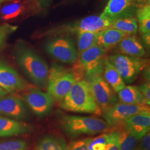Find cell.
<instances>
[{
	"label": "cell",
	"mask_w": 150,
	"mask_h": 150,
	"mask_svg": "<svg viewBox=\"0 0 150 150\" xmlns=\"http://www.w3.org/2000/svg\"><path fill=\"white\" fill-rule=\"evenodd\" d=\"M60 103L62 109L70 112L95 115L102 113L85 80L77 81Z\"/></svg>",
	"instance_id": "cell-1"
},
{
	"label": "cell",
	"mask_w": 150,
	"mask_h": 150,
	"mask_svg": "<svg viewBox=\"0 0 150 150\" xmlns=\"http://www.w3.org/2000/svg\"><path fill=\"white\" fill-rule=\"evenodd\" d=\"M13 1V0H0V4L5 3L6 2H10V1Z\"/></svg>",
	"instance_id": "cell-37"
},
{
	"label": "cell",
	"mask_w": 150,
	"mask_h": 150,
	"mask_svg": "<svg viewBox=\"0 0 150 150\" xmlns=\"http://www.w3.org/2000/svg\"><path fill=\"white\" fill-rule=\"evenodd\" d=\"M138 89L142 93L145 99V103L147 105L150 106V82L142 83L137 87Z\"/></svg>",
	"instance_id": "cell-31"
},
{
	"label": "cell",
	"mask_w": 150,
	"mask_h": 150,
	"mask_svg": "<svg viewBox=\"0 0 150 150\" xmlns=\"http://www.w3.org/2000/svg\"><path fill=\"white\" fill-rule=\"evenodd\" d=\"M35 150H67V145L61 137L48 136L39 141Z\"/></svg>",
	"instance_id": "cell-22"
},
{
	"label": "cell",
	"mask_w": 150,
	"mask_h": 150,
	"mask_svg": "<svg viewBox=\"0 0 150 150\" xmlns=\"http://www.w3.org/2000/svg\"><path fill=\"white\" fill-rule=\"evenodd\" d=\"M91 139L88 137L72 141L67 145V150H89L88 145Z\"/></svg>",
	"instance_id": "cell-29"
},
{
	"label": "cell",
	"mask_w": 150,
	"mask_h": 150,
	"mask_svg": "<svg viewBox=\"0 0 150 150\" xmlns=\"http://www.w3.org/2000/svg\"><path fill=\"white\" fill-rule=\"evenodd\" d=\"M135 150H150V132L139 139Z\"/></svg>",
	"instance_id": "cell-32"
},
{
	"label": "cell",
	"mask_w": 150,
	"mask_h": 150,
	"mask_svg": "<svg viewBox=\"0 0 150 150\" xmlns=\"http://www.w3.org/2000/svg\"><path fill=\"white\" fill-rule=\"evenodd\" d=\"M17 27L7 23L0 25V50L4 47L9 36L16 31Z\"/></svg>",
	"instance_id": "cell-28"
},
{
	"label": "cell",
	"mask_w": 150,
	"mask_h": 150,
	"mask_svg": "<svg viewBox=\"0 0 150 150\" xmlns=\"http://www.w3.org/2000/svg\"><path fill=\"white\" fill-rule=\"evenodd\" d=\"M23 98L28 106L37 116L42 117L51 112L54 99L48 93L32 88L23 94Z\"/></svg>",
	"instance_id": "cell-11"
},
{
	"label": "cell",
	"mask_w": 150,
	"mask_h": 150,
	"mask_svg": "<svg viewBox=\"0 0 150 150\" xmlns=\"http://www.w3.org/2000/svg\"><path fill=\"white\" fill-rule=\"evenodd\" d=\"M102 113L103 118L110 127H114L136 114L150 113V109L149 106L145 104L129 105L117 102Z\"/></svg>",
	"instance_id": "cell-7"
},
{
	"label": "cell",
	"mask_w": 150,
	"mask_h": 150,
	"mask_svg": "<svg viewBox=\"0 0 150 150\" xmlns=\"http://www.w3.org/2000/svg\"><path fill=\"white\" fill-rule=\"evenodd\" d=\"M30 130V127L26 124L0 116V137L24 134Z\"/></svg>",
	"instance_id": "cell-16"
},
{
	"label": "cell",
	"mask_w": 150,
	"mask_h": 150,
	"mask_svg": "<svg viewBox=\"0 0 150 150\" xmlns=\"http://www.w3.org/2000/svg\"><path fill=\"white\" fill-rule=\"evenodd\" d=\"M139 6L134 0H110L101 15L111 21L123 16H134Z\"/></svg>",
	"instance_id": "cell-13"
},
{
	"label": "cell",
	"mask_w": 150,
	"mask_h": 150,
	"mask_svg": "<svg viewBox=\"0 0 150 150\" xmlns=\"http://www.w3.org/2000/svg\"><path fill=\"white\" fill-rule=\"evenodd\" d=\"M107 143L105 150H120L118 132L107 134Z\"/></svg>",
	"instance_id": "cell-30"
},
{
	"label": "cell",
	"mask_w": 150,
	"mask_h": 150,
	"mask_svg": "<svg viewBox=\"0 0 150 150\" xmlns=\"http://www.w3.org/2000/svg\"><path fill=\"white\" fill-rule=\"evenodd\" d=\"M8 94V92L0 87V97L5 96Z\"/></svg>",
	"instance_id": "cell-36"
},
{
	"label": "cell",
	"mask_w": 150,
	"mask_h": 150,
	"mask_svg": "<svg viewBox=\"0 0 150 150\" xmlns=\"http://www.w3.org/2000/svg\"><path fill=\"white\" fill-rule=\"evenodd\" d=\"M88 82L91 93L98 106L103 112L117 102L118 97L102 75L90 78Z\"/></svg>",
	"instance_id": "cell-8"
},
{
	"label": "cell",
	"mask_w": 150,
	"mask_h": 150,
	"mask_svg": "<svg viewBox=\"0 0 150 150\" xmlns=\"http://www.w3.org/2000/svg\"><path fill=\"white\" fill-rule=\"evenodd\" d=\"M45 48L49 54L63 63L73 64L78 59L77 48L68 37L53 38L46 43Z\"/></svg>",
	"instance_id": "cell-9"
},
{
	"label": "cell",
	"mask_w": 150,
	"mask_h": 150,
	"mask_svg": "<svg viewBox=\"0 0 150 150\" xmlns=\"http://www.w3.org/2000/svg\"><path fill=\"white\" fill-rule=\"evenodd\" d=\"M108 60L118 71L125 84L134 82L144 65L143 59L121 54L111 55Z\"/></svg>",
	"instance_id": "cell-10"
},
{
	"label": "cell",
	"mask_w": 150,
	"mask_h": 150,
	"mask_svg": "<svg viewBox=\"0 0 150 150\" xmlns=\"http://www.w3.org/2000/svg\"><path fill=\"white\" fill-rule=\"evenodd\" d=\"M123 129L140 139L150 132V113H139L126 120L123 123Z\"/></svg>",
	"instance_id": "cell-15"
},
{
	"label": "cell",
	"mask_w": 150,
	"mask_h": 150,
	"mask_svg": "<svg viewBox=\"0 0 150 150\" xmlns=\"http://www.w3.org/2000/svg\"><path fill=\"white\" fill-rule=\"evenodd\" d=\"M0 87L8 93H15L26 88L27 84L17 71L0 62Z\"/></svg>",
	"instance_id": "cell-12"
},
{
	"label": "cell",
	"mask_w": 150,
	"mask_h": 150,
	"mask_svg": "<svg viewBox=\"0 0 150 150\" xmlns=\"http://www.w3.org/2000/svg\"><path fill=\"white\" fill-rule=\"evenodd\" d=\"M0 114L16 120L25 118L28 115L27 108L21 99L7 95L0 97Z\"/></svg>",
	"instance_id": "cell-14"
},
{
	"label": "cell",
	"mask_w": 150,
	"mask_h": 150,
	"mask_svg": "<svg viewBox=\"0 0 150 150\" xmlns=\"http://www.w3.org/2000/svg\"><path fill=\"white\" fill-rule=\"evenodd\" d=\"M37 1L40 8L42 10L43 8L46 7L48 5L51 0H37Z\"/></svg>",
	"instance_id": "cell-34"
},
{
	"label": "cell",
	"mask_w": 150,
	"mask_h": 150,
	"mask_svg": "<svg viewBox=\"0 0 150 150\" xmlns=\"http://www.w3.org/2000/svg\"><path fill=\"white\" fill-rule=\"evenodd\" d=\"M98 32H83L77 34V51L81 54L83 51L97 45Z\"/></svg>",
	"instance_id": "cell-23"
},
{
	"label": "cell",
	"mask_w": 150,
	"mask_h": 150,
	"mask_svg": "<svg viewBox=\"0 0 150 150\" xmlns=\"http://www.w3.org/2000/svg\"><path fill=\"white\" fill-rule=\"evenodd\" d=\"M60 126L64 133L73 139L83 135L100 134L110 127L104 120L75 115H63Z\"/></svg>",
	"instance_id": "cell-3"
},
{
	"label": "cell",
	"mask_w": 150,
	"mask_h": 150,
	"mask_svg": "<svg viewBox=\"0 0 150 150\" xmlns=\"http://www.w3.org/2000/svg\"><path fill=\"white\" fill-rule=\"evenodd\" d=\"M134 2L138 5H144L149 4L150 0H134Z\"/></svg>",
	"instance_id": "cell-35"
},
{
	"label": "cell",
	"mask_w": 150,
	"mask_h": 150,
	"mask_svg": "<svg viewBox=\"0 0 150 150\" xmlns=\"http://www.w3.org/2000/svg\"><path fill=\"white\" fill-rule=\"evenodd\" d=\"M142 38L144 43L148 47L150 46V32L142 33Z\"/></svg>",
	"instance_id": "cell-33"
},
{
	"label": "cell",
	"mask_w": 150,
	"mask_h": 150,
	"mask_svg": "<svg viewBox=\"0 0 150 150\" xmlns=\"http://www.w3.org/2000/svg\"><path fill=\"white\" fill-rule=\"evenodd\" d=\"M118 45L120 51L125 55L137 59L145 55V48L134 35L126 36Z\"/></svg>",
	"instance_id": "cell-17"
},
{
	"label": "cell",
	"mask_w": 150,
	"mask_h": 150,
	"mask_svg": "<svg viewBox=\"0 0 150 150\" xmlns=\"http://www.w3.org/2000/svg\"><path fill=\"white\" fill-rule=\"evenodd\" d=\"M126 36L122 32L109 27L98 32L97 45L107 51L119 44Z\"/></svg>",
	"instance_id": "cell-18"
},
{
	"label": "cell",
	"mask_w": 150,
	"mask_h": 150,
	"mask_svg": "<svg viewBox=\"0 0 150 150\" xmlns=\"http://www.w3.org/2000/svg\"><path fill=\"white\" fill-rule=\"evenodd\" d=\"M103 75L105 80L116 93H117L126 86L118 71L110 62L108 59L105 63Z\"/></svg>",
	"instance_id": "cell-20"
},
{
	"label": "cell",
	"mask_w": 150,
	"mask_h": 150,
	"mask_svg": "<svg viewBox=\"0 0 150 150\" xmlns=\"http://www.w3.org/2000/svg\"><path fill=\"white\" fill-rule=\"evenodd\" d=\"M0 150H27V142L22 139L0 142Z\"/></svg>",
	"instance_id": "cell-26"
},
{
	"label": "cell",
	"mask_w": 150,
	"mask_h": 150,
	"mask_svg": "<svg viewBox=\"0 0 150 150\" xmlns=\"http://www.w3.org/2000/svg\"><path fill=\"white\" fill-rule=\"evenodd\" d=\"M107 134H102L95 138H92L88 145L89 150H105L107 145Z\"/></svg>",
	"instance_id": "cell-27"
},
{
	"label": "cell",
	"mask_w": 150,
	"mask_h": 150,
	"mask_svg": "<svg viewBox=\"0 0 150 150\" xmlns=\"http://www.w3.org/2000/svg\"><path fill=\"white\" fill-rule=\"evenodd\" d=\"M78 80L80 79L73 70L53 64L49 69L46 87L47 93L54 100L61 102Z\"/></svg>",
	"instance_id": "cell-5"
},
{
	"label": "cell",
	"mask_w": 150,
	"mask_h": 150,
	"mask_svg": "<svg viewBox=\"0 0 150 150\" xmlns=\"http://www.w3.org/2000/svg\"><path fill=\"white\" fill-rule=\"evenodd\" d=\"M117 132L120 150H135L139 139L134 137L124 129Z\"/></svg>",
	"instance_id": "cell-25"
},
{
	"label": "cell",
	"mask_w": 150,
	"mask_h": 150,
	"mask_svg": "<svg viewBox=\"0 0 150 150\" xmlns=\"http://www.w3.org/2000/svg\"><path fill=\"white\" fill-rule=\"evenodd\" d=\"M117 93L120 102L129 105H146L144 97L136 86H125Z\"/></svg>",
	"instance_id": "cell-21"
},
{
	"label": "cell",
	"mask_w": 150,
	"mask_h": 150,
	"mask_svg": "<svg viewBox=\"0 0 150 150\" xmlns=\"http://www.w3.org/2000/svg\"><path fill=\"white\" fill-rule=\"evenodd\" d=\"M106 51L96 45L80 54L73 69L80 80L82 77L85 80L92 77L102 75L107 58Z\"/></svg>",
	"instance_id": "cell-4"
},
{
	"label": "cell",
	"mask_w": 150,
	"mask_h": 150,
	"mask_svg": "<svg viewBox=\"0 0 150 150\" xmlns=\"http://www.w3.org/2000/svg\"><path fill=\"white\" fill-rule=\"evenodd\" d=\"M139 29L141 33L150 32V7L149 4L139 5L136 11Z\"/></svg>",
	"instance_id": "cell-24"
},
{
	"label": "cell",
	"mask_w": 150,
	"mask_h": 150,
	"mask_svg": "<svg viewBox=\"0 0 150 150\" xmlns=\"http://www.w3.org/2000/svg\"><path fill=\"white\" fill-rule=\"evenodd\" d=\"M110 27L122 32L126 36L134 35L138 31L139 26L134 16H126L115 18L111 21Z\"/></svg>",
	"instance_id": "cell-19"
},
{
	"label": "cell",
	"mask_w": 150,
	"mask_h": 150,
	"mask_svg": "<svg viewBox=\"0 0 150 150\" xmlns=\"http://www.w3.org/2000/svg\"><path fill=\"white\" fill-rule=\"evenodd\" d=\"M111 20L102 15L85 17L79 21L63 25L47 32V35L78 34L83 32H100L111 26Z\"/></svg>",
	"instance_id": "cell-6"
},
{
	"label": "cell",
	"mask_w": 150,
	"mask_h": 150,
	"mask_svg": "<svg viewBox=\"0 0 150 150\" xmlns=\"http://www.w3.org/2000/svg\"><path fill=\"white\" fill-rule=\"evenodd\" d=\"M15 59L20 67L35 85L41 88L47 87L49 67L38 54L31 48L21 46L16 51Z\"/></svg>",
	"instance_id": "cell-2"
}]
</instances>
